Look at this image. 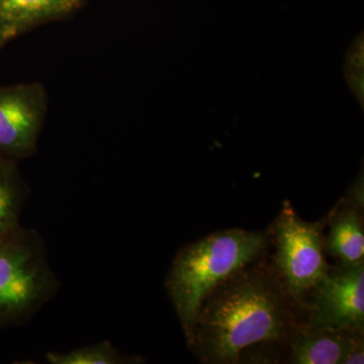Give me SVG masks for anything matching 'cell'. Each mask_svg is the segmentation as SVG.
<instances>
[{
    "mask_svg": "<svg viewBox=\"0 0 364 364\" xmlns=\"http://www.w3.org/2000/svg\"><path fill=\"white\" fill-rule=\"evenodd\" d=\"M11 40L13 39H11V36H9L6 31L0 28V49H1L4 45H6L7 43L11 42Z\"/></svg>",
    "mask_w": 364,
    "mask_h": 364,
    "instance_id": "4fadbf2b",
    "label": "cell"
},
{
    "mask_svg": "<svg viewBox=\"0 0 364 364\" xmlns=\"http://www.w3.org/2000/svg\"><path fill=\"white\" fill-rule=\"evenodd\" d=\"M364 359V346L360 348L356 349L355 351L352 352L350 355L346 358L344 364H355V363H363Z\"/></svg>",
    "mask_w": 364,
    "mask_h": 364,
    "instance_id": "7c38bea8",
    "label": "cell"
},
{
    "mask_svg": "<svg viewBox=\"0 0 364 364\" xmlns=\"http://www.w3.org/2000/svg\"><path fill=\"white\" fill-rule=\"evenodd\" d=\"M260 232L229 229L191 242L176 254L165 287L186 342L200 304L218 284L253 264L267 248Z\"/></svg>",
    "mask_w": 364,
    "mask_h": 364,
    "instance_id": "7a4b0ae2",
    "label": "cell"
},
{
    "mask_svg": "<svg viewBox=\"0 0 364 364\" xmlns=\"http://www.w3.org/2000/svg\"><path fill=\"white\" fill-rule=\"evenodd\" d=\"M324 222H306L284 203L273 225L275 267L289 296L303 303L330 267L325 259Z\"/></svg>",
    "mask_w": 364,
    "mask_h": 364,
    "instance_id": "277c9868",
    "label": "cell"
},
{
    "mask_svg": "<svg viewBox=\"0 0 364 364\" xmlns=\"http://www.w3.org/2000/svg\"><path fill=\"white\" fill-rule=\"evenodd\" d=\"M287 291L279 277L250 264L207 294L188 345L203 363L234 364L248 347L287 336Z\"/></svg>",
    "mask_w": 364,
    "mask_h": 364,
    "instance_id": "6da1fadb",
    "label": "cell"
},
{
    "mask_svg": "<svg viewBox=\"0 0 364 364\" xmlns=\"http://www.w3.org/2000/svg\"><path fill=\"white\" fill-rule=\"evenodd\" d=\"M83 0H0V28L11 39L41 25L66 16Z\"/></svg>",
    "mask_w": 364,
    "mask_h": 364,
    "instance_id": "ba28073f",
    "label": "cell"
},
{
    "mask_svg": "<svg viewBox=\"0 0 364 364\" xmlns=\"http://www.w3.org/2000/svg\"><path fill=\"white\" fill-rule=\"evenodd\" d=\"M46 359L51 364H138L141 356L124 354L109 341L79 347L65 352H48Z\"/></svg>",
    "mask_w": 364,
    "mask_h": 364,
    "instance_id": "8fae6325",
    "label": "cell"
},
{
    "mask_svg": "<svg viewBox=\"0 0 364 364\" xmlns=\"http://www.w3.org/2000/svg\"><path fill=\"white\" fill-rule=\"evenodd\" d=\"M325 249L341 263L364 261V232L360 210L350 207L335 210L330 217V232Z\"/></svg>",
    "mask_w": 364,
    "mask_h": 364,
    "instance_id": "9c48e42d",
    "label": "cell"
},
{
    "mask_svg": "<svg viewBox=\"0 0 364 364\" xmlns=\"http://www.w3.org/2000/svg\"><path fill=\"white\" fill-rule=\"evenodd\" d=\"M46 111L47 95L40 83L0 86V156L16 162L33 155Z\"/></svg>",
    "mask_w": 364,
    "mask_h": 364,
    "instance_id": "8992f818",
    "label": "cell"
},
{
    "mask_svg": "<svg viewBox=\"0 0 364 364\" xmlns=\"http://www.w3.org/2000/svg\"><path fill=\"white\" fill-rule=\"evenodd\" d=\"M306 299L309 322L315 330H364V261L330 267Z\"/></svg>",
    "mask_w": 364,
    "mask_h": 364,
    "instance_id": "5b68a950",
    "label": "cell"
},
{
    "mask_svg": "<svg viewBox=\"0 0 364 364\" xmlns=\"http://www.w3.org/2000/svg\"><path fill=\"white\" fill-rule=\"evenodd\" d=\"M26 191L16 162L0 156V243L21 226Z\"/></svg>",
    "mask_w": 364,
    "mask_h": 364,
    "instance_id": "30bf717a",
    "label": "cell"
},
{
    "mask_svg": "<svg viewBox=\"0 0 364 364\" xmlns=\"http://www.w3.org/2000/svg\"><path fill=\"white\" fill-rule=\"evenodd\" d=\"M59 289L36 230L21 226L0 243V330L26 324Z\"/></svg>",
    "mask_w": 364,
    "mask_h": 364,
    "instance_id": "3957f363",
    "label": "cell"
},
{
    "mask_svg": "<svg viewBox=\"0 0 364 364\" xmlns=\"http://www.w3.org/2000/svg\"><path fill=\"white\" fill-rule=\"evenodd\" d=\"M291 361L294 364H344L346 358L363 347V332L298 328L291 333Z\"/></svg>",
    "mask_w": 364,
    "mask_h": 364,
    "instance_id": "52a82bcc",
    "label": "cell"
}]
</instances>
